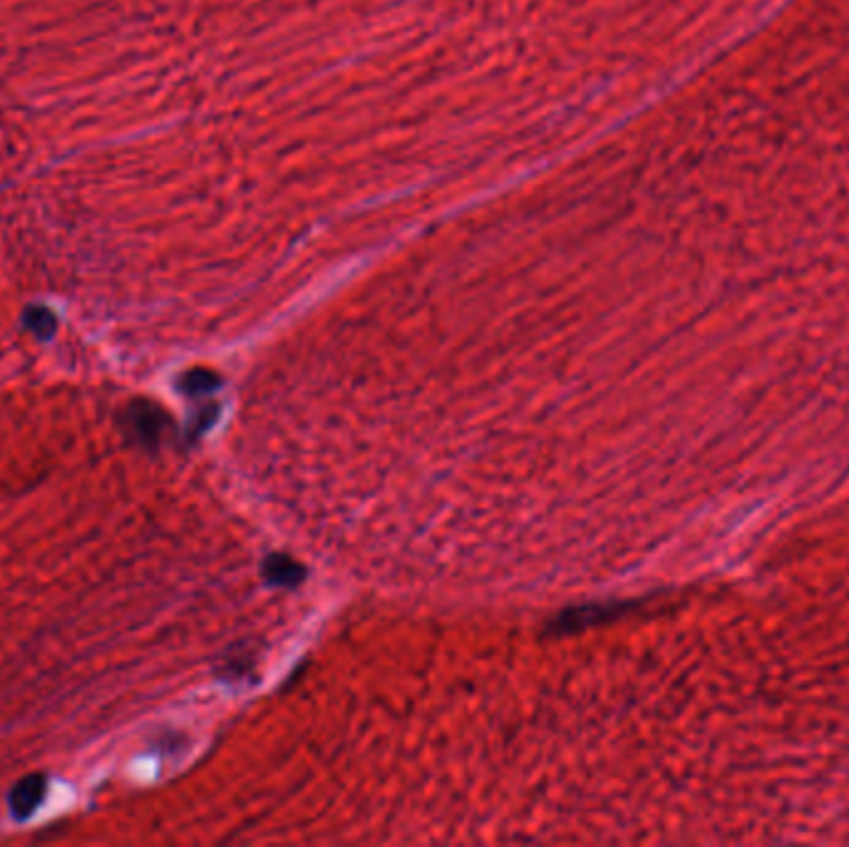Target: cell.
<instances>
[{
  "label": "cell",
  "mask_w": 849,
  "mask_h": 847,
  "mask_svg": "<svg viewBox=\"0 0 849 847\" xmlns=\"http://www.w3.org/2000/svg\"><path fill=\"white\" fill-rule=\"evenodd\" d=\"M125 428L127 432H132V438L140 445L156 448L162 443L164 430H167V416H164L162 408H156L152 403L135 401L129 403V408L125 413Z\"/></svg>",
  "instance_id": "cell-1"
},
{
  "label": "cell",
  "mask_w": 849,
  "mask_h": 847,
  "mask_svg": "<svg viewBox=\"0 0 849 847\" xmlns=\"http://www.w3.org/2000/svg\"><path fill=\"white\" fill-rule=\"evenodd\" d=\"M45 796H48V778L40 776V773H33V776L18 780L11 796H8L11 815L15 821H27V817L43 805Z\"/></svg>",
  "instance_id": "cell-2"
},
{
  "label": "cell",
  "mask_w": 849,
  "mask_h": 847,
  "mask_svg": "<svg viewBox=\"0 0 849 847\" xmlns=\"http://www.w3.org/2000/svg\"><path fill=\"white\" fill-rule=\"evenodd\" d=\"M23 324L27 330H33V334L43 340L53 338L55 328H58V321H55V316L48 309H27L23 316Z\"/></svg>",
  "instance_id": "cell-3"
}]
</instances>
